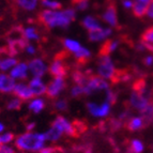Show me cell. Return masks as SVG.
<instances>
[{
	"mask_svg": "<svg viewBox=\"0 0 153 153\" xmlns=\"http://www.w3.org/2000/svg\"><path fill=\"white\" fill-rule=\"evenodd\" d=\"M48 71L54 77H65L68 75V66L61 58H57L51 62Z\"/></svg>",
	"mask_w": 153,
	"mask_h": 153,
	"instance_id": "cell-11",
	"label": "cell"
},
{
	"mask_svg": "<svg viewBox=\"0 0 153 153\" xmlns=\"http://www.w3.org/2000/svg\"><path fill=\"white\" fill-rule=\"evenodd\" d=\"M21 32H22V36H23L27 42L39 41V40L41 39V36H40L38 29H36L34 26L25 27V28L21 29Z\"/></svg>",
	"mask_w": 153,
	"mask_h": 153,
	"instance_id": "cell-19",
	"label": "cell"
},
{
	"mask_svg": "<svg viewBox=\"0 0 153 153\" xmlns=\"http://www.w3.org/2000/svg\"><path fill=\"white\" fill-rule=\"evenodd\" d=\"M15 136L12 133H1L0 134V143L1 145H9L11 141L14 140Z\"/></svg>",
	"mask_w": 153,
	"mask_h": 153,
	"instance_id": "cell-35",
	"label": "cell"
},
{
	"mask_svg": "<svg viewBox=\"0 0 153 153\" xmlns=\"http://www.w3.org/2000/svg\"><path fill=\"white\" fill-rule=\"evenodd\" d=\"M45 107V101L41 97H36V99H31L28 104L29 110L33 114H40Z\"/></svg>",
	"mask_w": 153,
	"mask_h": 153,
	"instance_id": "cell-22",
	"label": "cell"
},
{
	"mask_svg": "<svg viewBox=\"0 0 153 153\" xmlns=\"http://www.w3.org/2000/svg\"><path fill=\"white\" fill-rule=\"evenodd\" d=\"M136 49H137L138 51H140V53H143V51H146V46L143 45V42H140V43H138L137 45H136Z\"/></svg>",
	"mask_w": 153,
	"mask_h": 153,
	"instance_id": "cell-47",
	"label": "cell"
},
{
	"mask_svg": "<svg viewBox=\"0 0 153 153\" xmlns=\"http://www.w3.org/2000/svg\"><path fill=\"white\" fill-rule=\"evenodd\" d=\"M97 74L106 80H115L116 78L120 79V74L108 54H100L97 59Z\"/></svg>",
	"mask_w": 153,
	"mask_h": 153,
	"instance_id": "cell-3",
	"label": "cell"
},
{
	"mask_svg": "<svg viewBox=\"0 0 153 153\" xmlns=\"http://www.w3.org/2000/svg\"><path fill=\"white\" fill-rule=\"evenodd\" d=\"M82 25L85 29H87L88 31L94 30V29H97L101 27V23L97 19V17L92 15H86L82 21Z\"/></svg>",
	"mask_w": 153,
	"mask_h": 153,
	"instance_id": "cell-20",
	"label": "cell"
},
{
	"mask_svg": "<svg viewBox=\"0 0 153 153\" xmlns=\"http://www.w3.org/2000/svg\"><path fill=\"white\" fill-rule=\"evenodd\" d=\"M141 42L146 46V49L153 53V26L143 31L141 36Z\"/></svg>",
	"mask_w": 153,
	"mask_h": 153,
	"instance_id": "cell-21",
	"label": "cell"
},
{
	"mask_svg": "<svg viewBox=\"0 0 153 153\" xmlns=\"http://www.w3.org/2000/svg\"><path fill=\"white\" fill-rule=\"evenodd\" d=\"M72 79H73V82H74L75 84L85 86L88 80V76L80 71H74L73 74H72Z\"/></svg>",
	"mask_w": 153,
	"mask_h": 153,
	"instance_id": "cell-30",
	"label": "cell"
},
{
	"mask_svg": "<svg viewBox=\"0 0 153 153\" xmlns=\"http://www.w3.org/2000/svg\"><path fill=\"white\" fill-rule=\"evenodd\" d=\"M109 89V84L107 80L100 76L88 77V80L85 85V94L90 95L95 91H102V90Z\"/></svg>",
	"mask_w": 153,
	"mask_h": 153,
	"instance_id": "cell-4",
	"label": "cell"
},
{
	"mask_svg": "<svg viewBox=\"0 0 153 153\" xmlns=\"http://www.w3.org/2000/svg\"><path fill=\"white\" fill-rule=\"evenodd\" d=\"M134 2H138V3H141V4H145L147 7H149L150 4L151 0H134Z\"/></svg>",
	"mask_w": 153,
	"mask_h": 153,
	"instance_id": "cell-48",
	"label": "cell"
},
{
	"mask_svg": "<svg viewBox=\"0 0 153 153\" xmlns=\"http://www.w3.org/2000/svg\"><path fill=\"white\" fill-rule=\"evenodd\" d=\"M140 116L143 117V119L145 120L146 124H147V126H148V125L153 121V104L152 103H150V104H149L145 109L141 110Z\"/></svg>",
	"mask_w": 153,
	"mask_h": 153,
	"instance_id": "cell-29",
	"label": "cell"
},
{
	"mask_svg": "<svg viewBox=\"0 0 153 153\" xmlns=\"http://www.w3.org/2000/svg\"><path fill=\"white\" fill-rule=\"evenodd\" d=\"M112 34V29L110 27H100L94 30L88 31V38L91 42L105 41Z\"/></svg>",
	"mask_w": 153,
	"mask_h": 153,
	"instance_id": "cell-10",
	"label": "cell"
},
{
	"mask_svg": "<svg viewBox=\"0 0 153 153\" xmlns=\"http://www.w3.org/2000/svg\"><path fill=\"white\" fill-rule=\"evenodd\" d=\"M29 87L32 91L33 97H40L46 93V86L41 79V77H33L29 82Z\"/></svg>",
	"mask_w": 153,
	"mask_h": 153,
	"instance_id": "cell-15",
	"label": "cell"
},
{
	"mask_svg": "<svg viewBox=\"0 0 153 153\" xmlns=\"http://www.w3.org/2000/svg\"><path fill=\"white\" fill-rule=\"evenodd\" d=\"M18 9L25 12H34L40 5V0H14Z\"/></svg>",
	"mask_w": 153,
	"mask_h": 153,
	"instance_id": "cell-18",
	"label": "cell"
},
{
	"mask_svg": "<svg viewBox=\"0 0 153 153\" xmlns=\"http://www.w3.org/2000/svg\"><path fill=\"white\" fill-rule=\"evenodd\" d=\"M28 63H25V62H18L10 71V75L14 79H26L28 77Z\"/></svg>",
	"mask_w": 153,
	"mask_h": 153,
	"instance_id": "cell-17",
	"label": "cell"
},
{
	"mask_svg": "<svg viewBox=\"0 0 153 153\" xmlns=\"http://www.w3.org/2000/svg\"><path fill=\"white\" fill-rule=\"evenodd\" d=\"M54 107L57 111H64L68 109V102L64 99H59L57 101H55Z\"/></svg>",
	"mask_w": 153,
	"mask_h": 153,
	"instance_id": "cell-34",
	"label": "cell"
},
{
	"mask_svg": "<svg viewBox=\"0 0 153 153\" xmlns=\"http://www.w3.org/2000/svg\"><path fill=\"white\" fill-rule=\"evenodd\" d=\"M44 134H45L46 140L47 141H57L61 138L62 135H63L61 131H59L57 128H55L54 125H51V128L46 131Z\"/></svg>",
	"mask_w": 153,
	"mask_h": 153,
	"instance_id": "cell-26",
	"label": "cell"
},
{
	"mask_svg": "<svg viewBox=\"0 0 153 153\" xmlns=\"http://www.w3.org/2000/svg\"><path fill=\"white\" fill-rule=\"evenodd\" d=\"M29 72L33 77H43V75L48 70L46 63L44 62L43 59L41 58H34L30 60L28 63Z\"/></svg>",
	"mask_w": 153,
	"mask_h": 153,
	"instance_id": "cell-9",
	"label": "cell"
},
{
	"mask_svg": "<svg viewBox=\"0 0 153 153\" xmlns=\"http://www.w3.org/2000/svg\"><path fill=\"white\" fill-rule=\"evenodd\" d=\"M75 3V10L86 11L90 5V0H77Z\"/></svg>",
	"mask_w": 153,
	"mask_h": 153,
	"instance_id": "cell-36",
	"label": "cell"
},
{
	"mask_svg": "<svg viewBox=\"0 0 153 153\" xmlns=\"http://www.w3.org/2000/svg\"><path fill=\"white\" fill-rule=\"evenodd\" d=\"M121 4H122V7L125 10H132L134 0H121Z\"/></svg>",
	"mask_w": 153,
	"mask_h": 153,
	"instance_id": "cell-40",
	"label": "cell"
},
{
	"mask_svg": "<svg viewBox=\"0 0 153 153\" xmlns=\"http://www.w3.org/2000/svg\"><path fill=\"white\" fill-rule=\"evenodd\" d=\"M66 87V82L64 77H54V79L47 85L46 94L48 97H57Z\"/></svg>",
	"mask_w": 153,
	"mask_h": 153,
	"instance_id": "cell-5",
	"label": "cell"
},
{
	"mask_svg": "<svg viewBox=\"0 0 153 153\" xmlns=\"http://www.w3.org/2000/svg\"><path fill=\"white\" fill-rule=\"evenodd\" d=\"M143 63H145V65H147V66L153 65V56L152 55H148V56H146L145 59H143Z\"/></svg>",
	"mask_w": 153,
	"mask_h": 153,
	"instance_id": "cell-44",
	"label": "cell"
},
{
	"mask_svg": "<svg viewBox=\"0 0 153 153\" xmlns=\"http://www.w3.org/2000/svg\"><path fill=\"white\" fill-rule=\"evenodd\" d=\"M143 143L141 140L139 139H133L131 140L130 143V150L128 152L130 153H143Z\"/></svg>",
	"mask_w": 153,
	"mask_h": 153,
	"instance_id": "cell-31",
	"label": "cell"
},
{
	"mask_svg": "<svg viewBox=\"0 0 153 153\" xmlns=\"http://www.w3.org/2000/svg\"><path fill=\"white\" fill-rule=\"evenodd\" d=\"M34 128H36V123L34 122H29L26 124V130L28 132H31L32 130H34Z\"/></svg>",
	"mask_w": 153,
	"mask_h": 153,
	"instance_id": "cell-46",
	"label": "cell"
},
{
	"mask_svg": "<svg viewBox=\"0 0 153 153\" xmlns=\"http://www.w3.org/2000/svg\"><path fill=\"white\" fill-rule=\"evenodd\" d=\"M0 153H1V152H0Z\"/></svg>",
	"mask_w": 153,
	"mask_h": 153,
	"instance_id": "cell-52",
	"label": "cell"
},
{
	"mask_svg": "<svg viewBox=\"0 0 153 153\" xmlns=\"http://www.w3.org/2000/svg\"><path fill=\"white\" fill-rule=\"evenodd\" d=\"M76 19V10L66 8L62 10H43L39 14V21L49 29L68 28Z\"/></svg>",
	"mask_w": 153,
	"mask_h": 153,
	"instance_id": "cell-1",
	"label": "cell"
},
{
	"mask_svg": "<svg viewBox=\"0 0 153 153\" xmlns=\"http://www.w3.org/2000/svg\"><path fill=\"white\" fill-rule=\"evenodd\" d=\"M4 124H3V123H1L0 122V134H1V133H3V131H4Z\"/></svg>",
	"mask_w": 153,
	"mask_h": 153,
	"instance_id": "cell-49",
	"label": "cell"
},
{
	"mask_svg": "<svg viewBox=\"0 0 153 153\" xmlns=\"http://www.w3.org/2000/svg\"><path fill=\"white\" fill-rule=\"evenodd\" d=\"M106 102H108L110 105L115 104L117 102V93L110 88L106 90Z\"/></svg>",
	"mask_w": 153,
	"mask_h": 153,
	"instance_id": "cell-38",
	"label": "cell"
},
{
	"mask_svg": "<svg viewBox=\"0 0 153 153\" xmlns=\"http://www.w3.org/2000/svg\"><path fill=\"white\" fill-rule=\"evenodd\" d=\"M151 103L153 104V91H152V95H151Z\"/></svg>",
	"mask_w": 153,
	"mask_h": 153,
	"instance_id": "cell-50",
	"label": "cell"
},
{
	"mask_svg": "<svg viewBox=\"0 0 153 153\" xmlns=\"http://www.w3.org/2000/svg\"><path fill=\"white\" fill-rule=\"evenodd\" d=\"M76 1H77V0H73V2H76Z\"/></svg>",
	"mask_w": 153,
	"mask_h": 153,
	"instance_id": "cell-51",
	"label": "cell"
},
{
	"mask_svg": "<svg viewBox=\"0 0 153 153\" xmlns=\"http://www.w3.org/2000/svg\"><path fill=\"white\" fill-rule=\"evenodd\" d=\"M87 109L90 112V115L97 118H105L109 115L110 112V104L105 101L101 105H97V103L89 102L87 104Z\"/></svg>",
	"mask_w": 153,
	"mask_h": 153,
	"instance_id": "cell-8",
	"label": "cell"
},
{
	"mask_svg": "<svg viewBox=\"0 0 153 153\" xmlns=\"http://www.w3.org/2000/svg\"><path fill=\"white\" fill-rule=\"evenodd\" d=\"M124 126L126 130L131 131V132H137V131L145 128L147 126V124H146L143 117L138 116V117H131L128 121H125Z\"/></svg>",
	"mask_w": 153,
	"mask_h": 153,
	"instance_id": "cell-16",
	"label": "cell"
},
{
	"mask_svg": "<svg viewBox=\"0 0 153 153\" xmlns=\"http://www.w3.org/2000/svg\"><path fill=\"white\" fill-rule=\"evenodd\" d=\"M62 44H63L64 48L68 51H70V53H72V54L76 53V51L82 47V44L79 43L78 41H76L74 39H70V38L64 39L63 41H62Z\"/></svg>",
	"mask_w": 153,
	"mask_h": 153,
	"instance_id": "cell-24",
	"label": "cell"
},
{
	"mask_svg": "<svg viewBox=\"0 0 153 153\" xmlns=\"http://www.w3.org/2000/svg\"><path fill=\"white\" fill-rule=\"evenodd\" d=\"M22 104H23V101H22L19 97H16L9 101L8 105H7V108H8L9 110H18V109H21Z\"/></svg>",
	"mask_w": 153,
	"mask_h": 153,
	"instance_id": "cell-32",
	"label": "cell"
},
{
	"mask_svg": "<svg viewBox=\"0 0 153 153\" xmlns=\"http://www.w3.org/2000/svg\"><path fill=\"white\" fill-rule=\"evenodd\" d=\"M24 51L29 55H34L36 53V48L33 45H31L30 43H27V45L25 46V49Z\"/></svg>",
	"mask_w": 153,
	"mask_h": 153,
	"instance_id": "cell-42",
	"label": "cell"
},
{
	"mask_svg": "<svg viewBox=\"0 0 153 153\" xmlns=\"http://www.w3.org/2000/svg\"><path fill=\"white\" fill-rule=\"evenodd\" d=\"M102 19L109 27H118V13L115 4L110 3L102 14Z\"/></svg>",
	"mask_w": 153,
	"mask_h": 153,
	"instance_id": "cell-12",
	"label": "cell"
},
{
	"mask_svg": "<svg viewBox=\"0 0 153 153\" xmlns=\"http://www.w3.org/2000/svg\"><path fill=\"white\" fill-rule=\"evenodd\" d=\"M16 82L10 74L0 73V92L1 93H11L14 90Z\"/></svg>",
	"mask_w": 153,
	"mask_h": 153,
	"instance_id": "cell-14",
	"label": "cell"
},
{
	"mask_svg": "<svg viewBox=\"0 0 153 153\" xmlns=\"http://www.w3.org/2000/svg\"><path fill=\"white\" fill-rule=\"evenodd\" d=\"M146 16L153 21V0H151L150 4H149L148 10H147V13H146Z\"/></svg>",
	"mask_w": 153,
	"mask_h": 153,
	"instance_id": "cell-43",
	"label": "cell"
},
{
	"mask_svg": "<svg viewBox=\"0 0 153 153\" xmlns=\"http://www.w3.org/2000/svg\"><path fill=\"white\" fill-rule=\"evenodd\" d=\"M40 5L44 10H59L62 4L58 0H40Z\"/></svg>",
	"mask_w": 153,
	"mask_h": 153,
	"instance_id": "cell-27",
	"label": "cell"
},
{
	"mask_svg": "<svg viewBox=\"0 0 153 153\" xmlns=\"http://www.w3.org/2000/svg\"><path fill=\"white\" fill-rule=\"evenodd\" d=\"M0 152L1 153H15V150L10 147L9 145H1L0 146Z\"/></svg>",
	"mask_w": 153,
	"mask_h": 153,
	"instance_id": "cell-41",
	"label": "cell"
},
{
	"mask_svg": "<svg viewBox=\"0 0 153 153\" xmlns=\"http://www.w3.org/2000/svg\"><path fill=\"white\" fill-rule=\"evenodd\" d=\"M46 141L44 133L27 132L15 138V147L21 151L39 152L45 147Z\"/></svg>",
	"mask_w": 153,
	"mask_h": 153,
	"instance_id": "cell-2",
	"label": "cell"
},
{
	"mask_svg": "<svg viewBox=\"0 0 153 153\" xmlns=\"http://www.w3.org/2000/svg\"><path fill=\"white\" fill-rule=\"evenodd\" d=\"M56 148H51V147H44L42 150L39 151V153H56Z\"/></svg>",
	"mask_w": 153,
	"mask_h": 153,
	"instance_id": "cell-45",
	"label": "cell"
},
{
	"mask_svg": "<svg viewBox=\"0 0 153 153\" xmlns=\"http://www.w3.org/2000/svg\"><path fill=\"white\" fill-rule=\"evenodd\" d=\"M119 45H120V42L118 41V40H109V41H107L104 44V46H103V48L101 49V53H100V54H108L109 55L110 53H112V51H117Z\"/></svg>",
	"mask_w": 153,
	"mask_h": 153,
	"instance_id": "cell-28",
	"label": "cell"
},
{
	"mask_svg": "<svg viewBox=\"0 0 153 153\" xmlns=\"http://www.w3.org/2000/svg\"><path fill=\"white\" fill-rule=\"evenodd\" d=\"M151 103V100L148 97H143V94H140L138 91L136 90H133L131 92L130 95V106L133 109L137 110V111L140 112L141 110L145 109L147 106Z\"/></svg>",
	"mask_w": 153,
	"mask_h": 153,
	"instance_id": "cell-7",
	"label": "cell"
},
{
	"mask_svg": "<svg viewBox=\"0 0 153 153\" xmlns=\"http://www.w3.org/2000/svg\"><path fill=\"white\" fill-rule=\"evenodd\" d=\"M109 126L112 131H118V130H120L122 126H124V122H123L122 120H120L119 118H117V119H111V120L109 121Z\"/></svg>",
	"mask_w": 153,
	"mask_h": 153,
	"instance_id": "cell-37",
	"label": "cell"
},
{
	"mask_svg": "<svg viewBox=\"0 0 153 153\" xmlns=\"http://www.w3.org/2000/svg\"><path fill=\"white\" fill-rule=\"evenodd\" d=\"M17 63H18L17 60L12 56L7 57L4 59H0V71L2 72L11 71Z\"/></svg>",
	"mask_w": 153,
	"mask_h": 153,
	"instance_id": "cell-23",
	"label": "cell"
},
{
	"mask_svg": "<svg viewBox=\"0 0 153 153\" xmlns=\"http://www.w3.org/2000/svg\"><path fill=\"white\" fill-rule=\"evenodd\" d=\"M74 57L77 60V62L84 63V62H87L90 59V57H91V51H90V49H88L87 47L82 46L76 53H74Z\"/></svg>",
	"mask_w": 153,
	"mask_h": 153,
	"instance_id": "cell-25",
	"label": "cell"
},
{
	"mask_svg": "<svg viewBox=\"0 0 153 153\" xmlns=\"http://www.w3.org/2000/svg\"><path fill=\"white\" fill-rule=\"evenodd\" d=\"M119 119L120 120H122L123 122H125V121H128V119L131 118V109H125L123 110L122 112H120V115H119Z\"/></svg>",
	"mask_w": 153,
	"mask_h": 153,
	"instance_id": "cell-39",
	"label": "cell"
},
{
	"mask_svg": "<svg viewBox=\"0 0 153 153\" xmlns=\"http://www.w3.org/2000/svg\"><path fill=\"white\" fill-rule=\"evenodd\" d=\"M51 125H54L55 128H57L59 131H61L62 134H65V135L75 136L77 134V128L74 126V124L62 116L56 117V119L54 120Z\"/></svg>",
	"mask_w": 153,
	"mask_h": 153,
	"instance_id": "cell-6",
	"label": "cell"
},
{
	"mask_svg": "<svg viewBox=\"0 0 153 153\" xmlns=\"http://www.w3.org/2000/svg\"><path fill=\"white\" fill-rule=\"evenodd\" d=\"M13 93H14V95L19 97L22 101H30L31 99L34 97L29 85L26 82H17L14 87Z\"/></svg>",
	"mask_w": 153,
	"mask_h": 153,
	"instance_id": "cell-13",
	"label": "cell"
},
{
	"mask_svg": "<svg viewBox=\"0 0 153 153\" xmlns=\"http://www.w3.org/2000/svg\"><path fill=\"white\" fill-rule=\"evenodd\" d=\"M84 94H85V86H82V85L75 84L71 88V95L73 97H80V95H84Z\"/></svg>",
	"mask_w": 153,
	"mask_h": 153,
	"instance_id": "cell-33",
	"label": "cell"
}]
</instances>
